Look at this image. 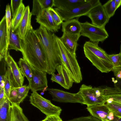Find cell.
<instances>
[{
    "mask_svg": "<svg viewBox=\"0 0 121 121\" xmlns=\"http://www.w3.org/2000/svg\"><path fill=\"white\" fill-rule=\"evenodd\" d=\"M89 0H54V6L64 10H69L83 5Z\"/></svg>",
    "mask_w": 121,
    "mask_h": 121,
    "instance_id": "obj_19",
    "label": "cell"
},
{
    "mask_svg": "<svg viewBox=\"0 0 121 121\" xmlns=\"http://www.w3.org/2000/svg\"><path fill=\"white\" fill-rule=\"evenodd\" d=\"M86 16L91 19L92 24L100 27H105L110 19L101 3L92 9Z\"/></svg>",
    "mask_w": 121,
    "mask_h": 121,
    "instance_id": "obj_11",
    "label": "cell"
},
{
    "mask_svg": "<svg viewBox=\"0 0 121 121\" xmlns=\"http://www.w3.org/2000/svg\"><path fill=\"white\" fill-rule=\"evenodd\" d=\"M5 84L4 88L5 95L9 99V96L11 90L13 87L7 72H5Z\"/></svg>",
    "mask_w": 121,
    "mask_h": 121,
    "instance_id": "obj_32",
    "label": "cell"
},
{
    "mask_svg": "<svg viewBox=\"0 0 121 121\" xmlns=\"http://www.w3.org/2000/svg\"><path fill=\"white\" fill-rule=\"evenodd\" d=\"M116 8L117 9L121 5V0H115Z\"/></svg>",
    "mask_w": 121,
    "mask_h": 121,
    "instance_id": "obj_41",
    "label": "cell"
},
{
    "mask_svg": "<svg viewBox=\"0 0 121 121\" xmlns=\"http://www.w3.org/2000/svg\"><path fill=\"white\" fill-rule=\"evenodd\" d=\"M35 19L40 25L52 33L58 32L60 29V26L57 25L54 22L48 9L44 10Z\"/></svg>",
    "mask_w": 121,
    "mask_h": 121,
    "instance_id": "obj_13",
    "label": "cell"
},
{
    "mask_svg": "<svg viewBox=\"0 0 121 121\" xmlns=\"http://www.w3.org/2000/svg\"><path fill=\"white\" fill-rule=\"evenodd\" d=\"M10 102L6 96L0 101V121H7Z\"/></svg>",
    "mask_w": 121,
    "mask_h": 121,
    "instance_id": "obj_27",
    "label": "cell"
},
{
    "mask_svg": "<svg viewBox=\"0 0 121 121\" xmlns=\"http://www.w3.org/2000/svg\"><path fill=\"white\" fill-rule=\"evenodd\" d=\"M35 32L44 53L48 65L47 73H54L56 67L61 64L57 36L40 25Z\"/></svg>",
    "mask_w": 121,
    "mask_h": 121,
    "instance_id": "obj_2",
    "label": "cell"
},
{
    "mask_svg": "<svg viewBox=\"0 0 121 121\" xmlns=\"http://www.w3.org/2000/svg\"><path fill=\"white\" fill-rule=\"evenodd\" d=\"M51 95L52 100L55 101L62 103H78L85 104L83 99L80 93H71L56 89H47Z\"/></svg>",
    "mask_w": 121,
    "mask_h": 121,
    "instance_id": "obj_9",
    "label": "cell"
},
{
    "mask_svg": "<svg viewBox=\"0 0 121 121\" xmlns=\"http://www.w3.org/2000/svg\"><path fill=\"white\" fill-rule=\"evenodd\" d=\"M86 109L91 115L101 121H109L111 111L106 104L87 106Z\"/></svg>",
    "mask_w": 121,
    "mask_h": 121,
    "instance_id": "obj_16",
    "label": "cell"
},
{
    "mask_svg": "<svg viewBox=\"0 0 121 121\" xmlns=\"http://www.w3.org/2000/svg\"><path fill=\"white\" fill-rule=\"evenodd\" d=\"M7 121H30L24 114L19 105L11 103L8 111Z\"/></svg>",
    "mask_w": 121,
    "mask_h": 121,
    "instance_id": "obj_20",
    "label": "cell"
},
{
    "mask_svg": "<svg viewBox=\"0 0 121 121\" xmlns=\"http://www.w3.org/2000/svg\"><path fill=\"white\" fill-rule=\"evenodd\" d=\"M120 53H121V43L120 46Z\"/></svg>",
    "mask_w": 121,
    "mask_h": 121,
    "instance_id": "obj_44",
    "label": "cell"
},
{
    "mask_svg": "<svg viewBox=\"0 0 121 121\" xmlns=\"http://www.w3.org/2000/svg\"><path fill=\"white\" fill-rule=\"evenodd\" d=\"M6 20L7 33V42L8 47L9 43V40L10 32L11 29L12 19L10 7L9 4H7L6 6L5 13V15Z\"/></svg>",
    "mask_w": 121,
    "mask_h": 121,
    "instance_id": "obj_31",
    "label": "cell"
},
{
    "mask_svg": "<svg viewBox=\"0 0 121 121\" xmlns=\"http://www.w3.org/2000/svg\"><path fill=\"white\" fill-rule=\"evenodd\" d=\"M81 24V36L88 38L91 42L98 44L100 42H103L109 36L105 27H98L87 21Z\"/></svg>",
    "mask_w": 121,
    "mask_h": 121,
    "instance_id": "obj_8",
    "label": "cell"
},
{
    "mask_svg": "<svg viewBox=\"0 0 121 121\" xmlns=\"http://www.w3.org/2000/svg\"><path fill=\"white\" fill-rule=\"evenodd\" d=\"M58 75L54 73L51 74V80L60 85L64 88L68 90L72 86L74 81L64 66L61 64L56 69Z\"/></svg>",
    "mask_w": 121,
    "mask_h": 121,
    "instance_id": "obj_12",
    "label": "cell"
},
{
    "mask_svg": "<svg viewBox=\"0 0 121 121\" xmlns=\"http://www.w3.org/2000/svg\"><path fill=\"white\" fill-rule=\"evenodd\" d=\"M60 116L52 115L47 116L43 120V121H58Z\"/></svg>",
    "mask_w": 121,
    "mask_h": 121,
    "instance_id": "obj_39",
    "label": "cell"
},
{
    "mask_svg": "<svg viewBox=\"0 0 121 121\" xmlns=\"http://www.w3.org/2000/svg\"><path fill=\"white\" fill-rule=\"evenodd\" d=\"M106 105L114 115L121 118V104L115 101L107 100Z\"/></svg>",
    "mask_w": 121,
    "mask_h": 121,
    "instance_id": "obj_29",
    "label": "cell"
},
{
    "mask_svg": "<svg viewBox=\"0 0 121 121\" xmlns=\"http://www.w3.org/2000/svg\"><path fill=\"white\" fill-rule=\"evenodd\" d=\"M20 43L23 58L30 66L47 73L46 59L33 29L28 31L24 40L21 39Z\"/></svg>",
    "mask_w": 121,
    "mask_h": 121,
    "instance_id": "obj_1",
    "label": "cell"
},
{
    "mask_svg": "<svg viewBox=\"0 0 121 121\" xmlns=\"http://www.w3.org/2000/svg\"><path fill=\"white\" fill-rule=\"evenodd\" d=\"M58 121H63L62 119L60 117V116L59 117Z\"/></svg>",
    "mask_w": 121,
    "mask_h": 121,
    "instance_id": "obj_43",
    "label": "cell"
},
{
    "mask_svg": "<svg viewBox=\"0 0 121 121\" xmlns=\"http://www.w3.org/2000/svg\"><path fill=\"white\" fill-rule=\"evenodd\" d=\"M56 40L60 50L59 57L61 63L76 83H80L82 79V75L76 58V54L70 52L57 36Z\"/></svg>",
    "mask_w": 121,
    "mask_h": 121,
    "instance_id": "obj_4",
    "label": "cell"
},
{
    "mask_svg": "<svg viewBox=\"0 0 121 121\" xmlns=\"http://www.w3.org/2000/svg\"><path fill=\"white\" fill-rule=\"evenodd\" d=\"M103 95L106 101H113L121 104V92L114 87L104 86Z\"/></svg>",
    "mask_w": 121,
    "mask_h": 121,
    "instance_id": "obj_23",
    "label": "cell"
},
{
    "mask_svg": "<svg viewBox=\"0 0 121 121\" xmlns=\"http://www.w3.org/2000/svg\"><path fill=\"white\" fill-rule=\"evenodd\" d=\"M52 18L55 23L57 25L61 26L63 20L61 17L53 8L48 9Z\"/></svg>",
    "mask_w": 121,
    "mask_h": 121,
    "instance_id": "obj_33",
    "label": "cell"
},
{
    "mask_svg": "<svg viewBox=\"0 0 121 121\" xmlns=\"http://www.w3.org/2000/svg\"><path fill=\"white\" fill-rule=\"evenodd\" d=\"M116 77V79L112 78L114 87L121 92V65L114 66L112 71Z\"/></svg>",
    "mask_w": 121,
    "mask_h": 121,
    "instance_id": "obj_28",
    "label": "cell"
},
{
    "mask_svg": "<svg viewBox=\"0 0 121 121\" xmlns=\"http://www.w3.org/2000/svg\"><path fill=\"white\" fill-rule=\"evenodd\" d=\"M6 96L4 88L0 90V101Z\"/></svg>",
    "mask_w": 121,
    "mask_h": 121,
    "instance_id": "obj_40",
    "label": "cell"
},
{
    "mask_svg": "<svg viewBox=\"0 0 121 121\" xmlns=\"http://www.w3.org/2000/svg\"><path fill=\"white\" fill-rule=\"evenodd\" d=\"M15 87L19 95H27L29 91L30 90L29 85H24L21 86Z\"/></svg>",
    "mask_w": 121,
    "mask_h": 121,
    "instance_id": "obj_37",
    "label": "cell"
},
{
    "mask_svg": "<svg viewBox=\"0 0 121 121\" xmlns=\"http://www.w3.org/2000/svg\"><path fill=\"white\" fill-rule=\"evenodd\" d=\"M109 56L114 66L121 65V53L109 55Z\"/></svg>",
    "mask_w": 121,
    "mask_h": 121,
    "instance_id": "obj_35",
    "label": "cell"
},
{
    "mask_svg": "<svg viewBox=\"0 0 121 121\" xmlns=\"http://www.w3.org/2000/svg\"><path fill=\"white\" fill-rule=\"evenodd\" d=\"M18 95L17 90L15 87H12L9 94V100L12 103L17 97Z\"/></svg>",
    "mask_w": 121,
    "mask_h": 121,
    "instance_id": "obj_38",
    "label": "cell"
},
{
    "mask_svg": "<svg viewBox=\"0 0 121 121\" xmlns=\"http://www.w3.org/2000/svg\"><path fill=\"white\" fill-rule=\"evenodd\" d=\"M54 0H34L31 12L32 15L38 17L43 11L52 8Z\"/></svg>",
    "mask_w": 121,
    "mask_h": 121,
    "instance_id": "obj_22",
    "label": "cell"
},
{
    "mask_svg": "<svg viewBox=\"0 0 121 121\" xmlns=\"http://www.w3.org/2000/svg\"><path fill=\"white\" fill-rule=\"evenodd\" d=\"M81 35L80 34H72L63 33L59 38L64 46L71 53L76 54L78 45V41Z\"/></svg>",
    "mask_w": 121,
    "mask_h": 121,
    "instance_id": "obj_18",
    "label": "cell"
},
{
    "mask_svg": "<svg viewBox=\"0 0 121 121\" xmlns=\"http://www.w3.org/2000/svg\"><path fill=\"white\" fill-rule=\"evenodd\" d=\"M31 67L33 76L31 80L29 82L30 89L32 92L47 90L48 87L47 73Z\"/></svg>",
    "mask_w": 121,
    "mask_h": 121,
    "instance_id": "obj_10",
    "label": "cell"
},
{
    "mask_svg": "<svg viewBox=\"0 0 121 121\" xmlns=\"http://www.w3.org/2000/svg\"><path fill=\"white\" fill-rule=\"evenodd\" d=\"M21 39L18 35L17 29L13 31L11 30L9 38L8 49H13L17 51L22 52Z\"/></svg>",
    "mask_w": 121,
    "mask_h": 121,
    "instance_id": "obj_24",
    "label": "cell"
},
{
    "mask_svg": "<svg viewBox=\"0 0 121 121\" xmlns=\"http://www.w3.org/2000/svg\"><path fill=\"white\" fill-rule=\"evenodd\" d=\"M29 101L31 104L38 108L46 117L60 116L62 111L60 107L53 104L50 100L44 98L37 91L31 94Z\"/></svg>",
    "mask_w": 121,
    "mask_h": 121,
    "instance_id": "obj_6",
    "label": "cell"
},
{
    "mask_svg": "<svg viewBox=\"0 0 121 121\" xmlns=\"http://www.w3.org/2000/svg\"><path fill=\"white\" fill-rule=\"evenodd\" d=\"M32 15L29 6L26 7L22 19L17 29L18 35L21 39L24 40L28 31L33 29L31 24Z\"/></svg>",
    "mask_w": 121,
    "mask_h": 121,
    "instance_id": "obj_15",
    "label": "cell"
},
{
    "mask_svg": "<svg viewBox=\"0 0 121 121\" xmlns=\"http://www.w3.org/2000/svg\"><path fill=\"white\" fill-rule=\"evenodd\" d=\"M67 121H101L92 115L82 117L69 120Z\"/></svg>",
    "mask_w": 121,
    "mask_h": 121,
    "instance_id": "obj_36",
    "label": "cell"
},
{
    "mask_svg": "<svg viewBox=\"0 0 121 121\" xmlns=\"http://www.w3.org/2000/svg\"><path fill=\"white\" fill-rule=\"evenodd\" d=\"M20 69L24 77H25L29 82L31 80L33 73L31 67L23 58H20L18 62Z\"/></svg>",
    "mask_w": 121,
    "mask_h": 121,
    "instance_id": "obj_25",
    "label": "cell"
},
{
    "mask_svg": "<svg viewBox=\"0 0 121 121\" xmlns=\"http://www.w3.org/2000/svg\"><path fill=\"white\" fill-rule=\"evenodd\" d=\"M78 92L82 96L85 104L87 106L105 104L106 100L102 94V86L93 87L82 84Z\"/></svg>",
    "mask_w": 121,
    "mask_h": 121,
    "instance_id": "obj_5",
    "label": "cell"
},
{
    "mask_svg": "<svg viewBox=\"0 0 121 121\" xmlns=\"http://www.w3.org/2000/svg\"><path fill=\"white\" fill-rule=\"evenodd\" d=\"M101 3L99 0H89L86 4L69 10H62L56 8L54 9L63 21H66L86 16L92 9Z\"/></svg>",
    "mask_w": 121,
    "mask_h": 121,
    "instance_id": "obj_7",
    "label": "cell"
},
{
    "mask_svg": "<svg viewBox=\"0 0 121 121\" xmlns=\"http://www.w3.org/2000/svg\"><path fill=\"white\" fill-rule=\"evenodd\" d=\"M78 18H73L63 22L61 24L62 32L63 33L72 34H80L82 27Z\"/></svg>",
    "mask_w": 121,
    "mask_h": 121,
    "instance_id": "obj_21",
    "label": "cell"
},
{
    "mask_svg": "<svg viewBox=\"0 0 121 121\" xmlns=\"http://www.w3.org/2000/svg\"><path fill=\"white\" fill-rule=\"evenodd\" d=\"M25 7L22 3L15 15L12 19L11 30L14 31L18 28L22 19Z\"/></svg>",
    "mask_w": 121,
    "mask_h": 121,
    "instance_id": "obj_26",
    "label": "cell"
},
{
    "mask_svg": "<svg viewBox=\"0 0 121 121\" xmlns=\"http://www.w3.org/2000/svg\"><path fill=\"white\" fill-rule=\"evenodd\" d=\"M104 10L108 17L110 18L114 14L116 10L115 0L108 1L103 5Z\"/></svg>",
    "mask_w": 121,
    "mask_h": 121,
    "instance_id": "obj_30",
    "label": "cell"
},
{
    "mask_svg": "<svg viewBox=\"0 0 121 121\" xmlns=\"http://www.w3.org/2000/svg\"><path fill=\"white\" fill-rule=\"evenodd\" d=\"M111 121H121V118L117 117L114 115L113 119Z\"/></svg>",
    "mask_w": 121,
    "mask_h": 121,
    "instance_id": "obj_42",
    "label": "cell"
},
{
    "mask_svg": "<svg viewBox=\"0 0 121 121\" xmlns=\"http://www.w3.org/2000/svg\"><path fill=\"white\" fill-rule=\"evenodd\" d=\"M22 0H11L10 10L12 13V18L15 15L21 4L22 3Z\"/></svg>",
    "mask_w": 121,
    "mask_h": 121,
    "instance_id": "obj_34",
    "label": "cell"
},
{
    "mask_svg": "<svg viewBox=\"0 0 121 121\" xmlns=\"http://www.w3.org/2000/svg\"><path fill=\"white\" fill-rule=\"evenodd\" d=\"M5 60L7 66L10 69L14 80V87L23 86L24 77L16 63L9 54V51L8 52L7 57Z\"/></svg>",
    "mask_w": 121,
    "mask_h": 121,
    "instance_id": "obj_14",
    "label": "cell"
},
{
    "mask_svg": "<svg viewBox=\"0 0 121 121\" xmlns=\"http://www.w3.org/2000/svg\"><path fill=\"white\" fill-rule=\"evenodd\" d=\"M7 33L5 15L0 22V60L1 61L4 57L5 60L7 56L8 51Z\"/></svg>",
    "mask_w": 121,
    "mask_h": 121,
    "instance_id": "obj_17",
    "label": "cell"
},
{
    "mask_svg": "<svg viewBox=\"0 0 121 121\" xmlns=\"http://www.w3.org/2000/svg\"><path fill=\"white\" fill-rule=\"evenodd\" d=\"M43 121V120L42 121Z\"/></svg>",
    "mask_w": 121,
    "mask_h": 121,
    "instance_id": "obj_45",
    "label": "cell"
},
{
    "mask_svg": "<svg viewBox=\"0 0 121 121\" xmlns=\"http://www.w3.org/2000/svg\"><path fill=\"white\" fill-rule=\"evenodd\" d=\"M85 56L92 65L102 73L112 71L113 65L108 54L98 44L86 41L83 47Z\"/></svg>",
    "mask_w": 121,
    "mask_h": 121,
    "instance_id": "obj_3",
    "label": "cell"
}]
</instances>
